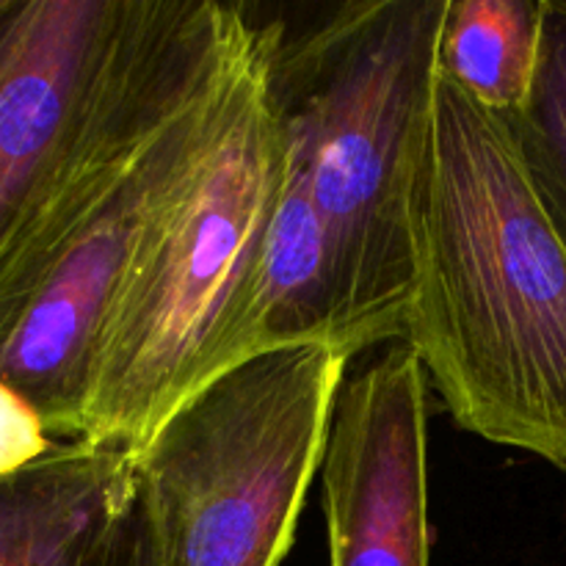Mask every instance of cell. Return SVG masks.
Returning <instances> with one entry per match:
<instances>
[{
	"label": "cell",
	"mask_w": 566,
	"mask_h": 566,
	"mask_svg": "<svg viewBox=\"0 0 566 566\" xmlns=\"http://www.w3.org/2000/svg\"><path fill=\"white\" fill-rule=\"evenodd\" d=\"M403 343L453 423L566 473V247L512 125L434 70Z\"/></svg>",
	"instance_id": "1"
},
{
	"label": "cell",
	"mask_w": 566,
	"mask_h": 566,
	"mask_svg": "<svg viewBox=\"0 0 566 566\" xmlns=\"http://www.w3.org/2000/svg\"><path fill=\"white\" fill-rule=\"evenodd\" d=\"M446 3H343L276 48L287 149L326 235L332 340L352 359L407 332L409 205Z\"/></svg>",
	"instance_id": "2"
},
{
	"label": "cell",
	"mask_w": 566,
	"mask_h": 566,
	"mask_svg": "<svg viewBox=\"0 0 566 566\" xmlns=\"http://www.w3.org/2000/svg\"><path fill=\"white\" fill-rule=\"evenodd\" d=\"M285 22L258 20L224 99L108 310L81 440L136 453L186 403L280 205L287 133L274 94Z\"/></svg>",
	"instance_id": "3"
},
{
	"label": "cell",
	"mask_w": 566,
	"mask_h": 566,
	"mask_svg": "<svg viewBox=\"0 0 566 566\" xmlns=\"http://www.w3.org/2000/svg\"><path fill=\"white\" fill-rule=\"evenodd\" d=\"M348 368L337 348H285L180 403L133 453L144 564L285 562Z\"/></svg>",
	"instance_id": "4"
},
{
	"label": "cell",
	"mask_w": 566,
	"mask_h": 566,
	"mask_svg": "<svg viewBox=\"0 0 566 566\" xmlns=\"http://www.w3.org/2000/svg\"><path fill=\"white\" fill-rule=\"evenodd\" d=\"M252 14L227 64L92 177L55 199L0 269V381L81 440L88 370L108 310L202 144L241 64Z\"/></svg>",
	"instance_id": "5"
},
{
	"label": "cell",
	"mask_w": 566,
	"mask_h": 566,
	"mask_svg": "<svg viewBox=\"0 0 566 566\" xmlns=\"http://www.w3.org/2000/svg\"><path fill=\"white\" fill-rule=\"evenodd\" d=\"M138 0H0V269L86 147Z\"/></svg>",
	"instance_id": "6"
},
{
	"label": "cell",
	"mask_w": 566,
	"mask_h": 566,
	"mask_svg": "<svg viewBox=\"0 0 566 566\" xmlns=\"http://www.w3.org/2000/svg\"><path fill=\"white\" fill-rule=\"evenodd\" d=\"M426 381L401 343L337 390L321 462L329 566H429Z\"/></svg>",
	"instance_id": "7"
},
{
	"label": "cell",
	"mask_w": 566,
	"mask_h": 566,
	"mask_svg": "<svg viewBox=\"0 0 566 566\" xmlns=\"http://www.w3.org/2000/svg\"><path fill=\"white\" fill-rule=\"evenodd\" d=\"M133 501L130 451L61 442L0 479V566H147Z\"/></svg>",
	"instance_id": "8"
},
{
	"label": "cell",
	"mask_w": 566,
	"mask_h": 566,
	"mask_svg": "<svg viewBox=\"0 0 566 566\" xmlns=\"http://www.w3.org/2000/svg\"><path fill=\"white\" fill-rule=\"evenodd\" d=\"M302 346L335 348L332 282L324 227L287 149L285 188L258 263L232 315L205 348L188 398L252 359Z\"/></svg>",
	"instance_id": "9"
},
{
	"label": "cell",
	"mask_w": 566,
	"mask_h": 566,
	"mask_svg": "<svg viewBox=\"0 0 566 566\" xmlns=\"http://www.w3.org/2000/svg\"><path fill=\"white\" fill-rule=\"evenodd\" d=\"M547 0H448L437 70L492 114L512 119L534 94Z\"/></svg>",
	"instance_id": "10"
},
{
	"label": "cell",
	"mask_w": 566,
	"mask_h": 566,
	"mask_svg": "<svg viewBox=\"0 0 566 566\" xmlns=\"http://www.w3.org/2000/svg\"><path fill=\"white\" fill-rule=\"evenodd\" d=\"M531 188L566 247V0H547L534 94L506 119Z\"/></svg>",
	"instance_id": "11"
},
{
	"label": "cell",
	"mask_w": 566,
	"mask_h": 566,
	"mask_svg": "<svg viewBox=\"0 0 566 566\" xmlns=\"http://www.w3.org/2000/svg\"><path fill=\"white\" fill-rule=\"evenodd\" d=\"M59 446L42 412L20 390L0 381V479L42 462Z\"/></svg>",
	"instance_id": "12"
}]
</instances>
